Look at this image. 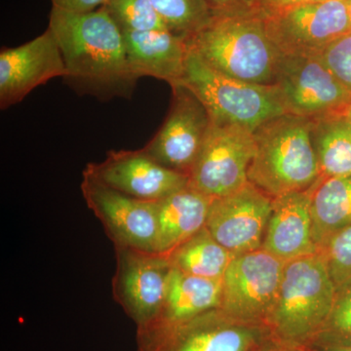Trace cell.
<instances>
[{
	"label": "cell",
	"instance_id": "6da1fadb",
	"mask_svg": "<svg viewBox=\"0 0 351 351\" xmlns=\"http://www.w3.org/2000/svg\"><path fill=\"white\" fill-rule=\"evenodd\" d=\"M48 27L63 53L69 86L100 100L130 98L138 80L127 59L123 32L105 6L88 13L52 7Z\"/></svg>",
	"mask_w": 351,
	"mask_h": 351
},
{
	"label": "cell",
	"instance_id": "7a4b0ae2",
	"mask_svg": "<svg viewBox=\"0 0 351 351\" xmlns=\"http://www.w3.org/2000/svg\"><path fill=\"white\" fill-rule=\"evenodd\" d=\"M186 44L219 73L262 85L276 84L282 54L267 34L257 8L213 13Z\"/></svg>",
	"mask_w": 351,
	"mask_h": 351
},
{
	"label": "cell",
	"instance_id": "3957f363",
	"mask_svg": "<svg viewBox=\"0 0 351 351\" xmlns=\"http://www.w3.org/2000/svg\"><path fill=\"white\" fill-rule=\"evenodd\" d=\"M313 124L314 119L284 113L254 130L248 181L271 198L313 188L321 178Z\"/></svg>",
	"mask_w": 351,
	"mask_h": 351
},
{
	"label": "cell",
	"instance_id": "277c9868",
	"mask_svg": "<svg viewBox=\"0 0 351 351\" xmlns=\"http://www.w3.org/2000/svg\"><path fill=\"white\" fill-rule=\"evenodd\" d=\"M336 285L322 253L284 263L282 279L267 326L284 345L307 348L328 319Z\"/></svg>",
	"mask_w": 351,
	"mask_h": 351
},
{
	"label": "cell",
	"instance_id": "5b68a950",
	"mask_svg": "<svg viewBox=\"0 0 351 351\" xmlns=\"http://www.w3.org/2000/svg\"><path fill=\"white\" fill-rule=\"evenodd\" d=\"M188 49L181 84L202 101L213 123L235 124L254 131L286 113L276 85L230 77L209 66L189 46Z\"/></svg>",
	"mask_w": 351,
	"mask_h": 351
},
{
	"label": "cell",
	"instance_id": "8992f818",
	"mask_svg": "<svg viewBox=\"0 0 351 351\" xmlns=\"http://www.w3.org/2000/svg\"><path fill=\"white\" fill-rule=\"evenodd\" d=\"M286 113L311 119L346 115L351 93L321 56L282 55L276 80Z\"/></svg>",
	"mask_w": 351,
	"mask_h": 351
},
{
	"label": "cell",
	"instance_id": "52a82bcc",
	"mask_svg": "<svg viewBox=\"0 0 351 351\" xmlns=\"http://www.w3.org/2000/svg\"><path fill=\"white\" fill-rule=\"evenodd\" d=\"M267 34L285 56H321L351 32L346 0H322L263 15Z\"/></svg>",
	"mask_w": 351,
	"mask_h": 351
},
{
	"label": "cell",
	"instance_id": "ba28073f",
	"mask_svg": "<svg viewBox=\"0 0 351 351\" xmlns=\"http://www.w3.org/2000/svg\"><path fill=\"white\" fill-rule=\"evenodd\" d=\"M272 341L267 325L242 322L219 308L144 335L147 351H262Z\"/></svg>",
	"mask_w": 351,
	"mask_h": 351
},
{
	"label": "cell",
	"instance_id": "9c48e42d",
	"mask_svg": "<svg viewBox=\"0 0 351 351\" xmlns=\"http://www.w3.org/2000/svg\"><path fill=\"white\" fill-rule=\"evenodd\" d=\"M254 154L253 131L235 124L212 122L189 173V186L212 198L230 195L249 182Z\"/></svg>",
	"mask_w": 351,
	"mask_h": 351
},
{
	"label": "cell",
	"instance_id": "30bf717a",
	"mask_svg": "<svg viewBox=\"0 0 351 351\" xmlns=\"http://www.w3.org/2000/svg\"><path fill=\"white\" fill-rule=\"evenodd\" d=\"M284 263L263 249L234 256L221 279L219 309L242 322L267 325L280 287Z\"/></svg>",
	"mask_w": 351,
	"mask_h": 351
},
{
	"label": "cell",
	"instance_id": "8fae6325",
	"mask_svg": "<svg viewBox=\"0 0 351 351\" xmlns=\"http://www.w3.org/2000/svg\"><path fill=\"white\" fill-rule=\"evenodd\" d=\"M171 88L172 101L167 117L143 151L164 167L189 177L212 120L191 89L181 83Z\"/></svg>",
	"mask_w": 351,
	"mask_h": 351
},
{
	"label": "cell",
	"instance_id": "7c38bea8",
	"mask_svg": "<svg viewBox=\"0 0 351 351\" xmlns=\"http://www.w3.org/2000/svg\"><path fill=\"white\" fill-rule=\"evenodd\" d=\"M82 191L87 206L100 219L114 246L157 253L156 201L124 195L84 172Z\"/></svg>",
	"mask_w": 351,
	"mask_h": 351
},
{
	"label": "cell",
	"instance_id": "4fadbf2b",
	"mask_svg": "<svg viewBox=\"0 0 351 351\" xmlns=\"http://www.w3.org/2000/svg\"><path fill=\"white\" fill-rule=\"evenodd\" d=\"M114 247L113 295L142 331L151 326L162 309L172 265L167 255Z\"/></svg>",
	"mask_w": 351,
	"mask_h": 351
},
{
	"label": "cell",
	"instance_id": "5bb4252c",
	"mask_svg": "<svg viewBox=\"0 0 351 351\" xmlns=\"http://www.w3.org/2000/svg\"><path fill=\"white\" fill-rule=\"evenodd\" d=\"M272 200L250 182L230 195L214 198L206 228L234 256L262 249Z\"/></svg>",
	"mask_w": 351,
	"mask_h": 351
},
{
	"label": "cell",
	"instance_id": "9a60e30c",
	"mask_svg": "<svg viewBox=\"0 0 351 351\" xmlns=\"http://www.w3.org/2000/svg\"><path fill=\"white\" fill-rule=\"evenodd\" d=\"M66 75L63 53L49 27L23 45L2 48L0 108L6 110L20 103L36 87Z\"/></svg>",
	"mask_w": 351,
	"mask_h": 351
},
{
	"label": "cell",
	"instance_id": "2e32d148",
	"mask_svg": "<svg viewBox=\"0 0 351 351\" xmlns=\"http://www.w3.org/2000/svg\"><path fill=\"white\" fill-rule=\"evenodd\" d=\"M83 172L115 191L138 199L158 201L189 184V177L168 169L138 151H112L100 163H89Z\"/></svg>",
	"mask_w": 351,
	"mask_h": 351
},
{
	"label": "cell",
	"instance_id": "e0dca14e",
	"mask_svg": "<svg viewBox=\"0 0 351 351\" xmlns=\"http://www.w3.org/2000/svg\"><path fill=\"white\" fill-rule=\"evenodd\" d=\"M311 189L272 200L263 250L283 263L320 253L313 239Z\"/></svg>",
	"mask_w": 351,
	"mask_h": 351
},
{
	"label": "cell",
	"instance_id": "ac0fdd59",
	"mask_svg": "<svg viewBox=\"0 0 351 351\" xmlns=\"http://www.w3.org/2000/svg\"><path fill=\"white\" fill-rule=\"evenodd\" d=\"M122 32L127 59L138 80L151 76L171 87L181 83L189 51L184 36L170 29Z\"/></svg>",
	"mask_w": 351,
	"mask_h": 351
},
{
	"label": "cell",
	"instance_id": "d6986e66",
	"mask_svg": "<svg viewBox=\"0 0 351 351\" xmlns=\"http://www.w3.org/2000/svg\"><path fill=\"white\" fill-rule=\"evenodd\" d=\"M221 294V279L193 276L172 267L162 309L151 326L142 330L143 334L163 331L219 308Z\"/></svg>",
	"mask_w": 351,
	"mask_h": 351
},
{
	"label": "cell",
	"instance_id": "ffe728a7",
	"mask_svg": "<svg viewBox=\"0 0 351 351\" xmlns=\"http://www.w3.org/2000/svg\"><path fill=\"white\" fill-rule=\"evenodd\" d=\"M214 198L189 186L156 201L158 221L157 253L168 255L206 226Z\"/></svg>",
	"mask_w": 351,
	"mask_h": 351
},
{
	"label": "cell",
	"instance_id": "44dd1931",
	"mask_svg": "<svg viewBox=\"0 0 351 351\" xmlns=\"http://www.w3.org/2000/svg\"><path fill=\"white\" fill-rule=\"evenodd\" d=\"M313 239L319 251L351 226V176L320 178L311 188Z\"/></svg>",
	"mask_w": 351,
	"mask_h": 351
},
{
	"label": "cell",
	"instance_id": "7402d4cb",
	"mask_svg": "<svg viewBox=\"0 0 351 351\" xmlns=\"http://www.w3.org/2000/svg\"><path fill=\"white\" fill-rule=\"evenodd\" d=\"M171 265L191 276L223 279L234 255L217 241L206 226L167 255Z\"/></svg>",
	"mask_w": 351,
	"mask_h": 351
},
{
	"label": "cell",
	"instance_id": "603a6c76",
	"mask_svg": "<svg viewBox=\"0 0 351 351\" xmlns=\"http://www.w3.org/2000/svg\"><path fill=\"white\" fill-rule=\"evenodd\" d=\"M313 143L321 178L351 176V121L346 115L314 120Z\"/></svg>",
	"mask_w": 351,
	"mask_h": 351
},
{
	"label": "cell",
	"instance_id": "cb8c5ba5",
	"mask_svg": "<svg viewBox=\"0 0 351 351\" xmlns=\"http://www.w3.org/2000/svg\"><path fill=\"white\" fill-rule=\"evenodd\" d=\"M168 29L179 36H191L200 31L213 16L204 0H149Z\"/></svg>",
	"mask_w": 351,
	"mask_h": 351
},
{
	"label": "cell",
	"instance_id": "d4e9b609",
	"mask_svg": "<svg viewBox=\"0 0 351 351\" xmlns=\"http://www.w3.org/2000/svg\"><path fill=\"white\" fill-rule=\"evenodd\" d=\"M104 6L121 31L169 29L149 0H107Z\"/></svg>",
	"mask_w": 351,
	"mask_h": 351
},
{
	"label": "cell",
	"instance_id": "484cf974",
	"mask_svg": "<svg viewBox=\"0 0 351 351\" xmlns=\"http://www.w3.org/2000/svg\"><path fill=\"white\" fill-rule=\"evenodd\" d=\"M316 339L351 343V278L337 286L331 311Z\"/></svg>",
	"mask_w": 351,
	"mask_h": 351
},
{
	"label": "cell",
	"instance_id": "4316f807",
	"mask_svg": "<svg viewBox=\"0 0 351 351\" xmlns=\"http://www.w3.org/2000/svg\"><path fill=\"white\" fill-rule=\"evenodd\" d=\"M320 253L326 258L336 287L351 278V226L335 234Z\"/></svg>",
	"mask_w": 351,
	"mask_h": 351
},
{
	"label": "cell",
	"instance_id": "83f0119b",
	"mask_svg": "<svg viewBox=\"0 0 351 351\" xmlns=\"http://www.w3.org/2000/svg\"><path fill=\"white\" fill-rule=\"evenodd\" d=\"M321 57L351 93V32L330 44Z\"/></svg>",
	"mask_w": 351,
	"mask_h": 351
},
{
	"label": "cell",
	"instance_id": "f1b7e54d",
	"mask_svg": "<svg viewBox=\"0 0 351 351\" xmlns=\"http://www.w3.org/2000/svg\"><path fill=\"white\" fill-rule=\"evenodd\" d=\"M52 7L73 13H88L105 5L107 0H51Z\"/></svg>",
	"mask_w": 351,
	"mask_h": 351
},
{
	"label": "cell",
	"instance_id": "f546056e",
	"mask_svg": "<svg viewBox=\"0 0 351 351\" xmlns=\"http://www.w3.org/2000/svg\"><path fill=\"white\" fill-rule=\"evenodd\" d=\"M317 1H322V0H255L254 5L263 15H267V14L277 12L290 7Z\"/></svg>",
	"mask_w": 351,
	"mask_h": 351
},
{
	"label": "cell",
	"instance_id": "4dcf8cb0",
	"mask_svg": "<svg viewBox=\"0 0 351 351\" xmlns=\"http://www.w3.org/2000/svg\"><path fill=\"white\" fill-rule=\"evenodd\" d=\"M213 13L223 11L239 10V9L256 8L255 0H204Z\"/></svg>",
	"mask_w": 351,
	"mask_h": 351
},
{
	"label": "cell",
	"instance_id": "1f68e13d",
	"mask_svg": "<svg viewBox=\"0 0 351 351\" xmlns=\"http://www.w3.org/2000/svg\"><path fill=\"white\" fill-rule=\"evenodd\" d=\"M307 348L313 351H351V343H335L316 339Z\"/></svg>",
	"mask_w": 351,
	"mask_h": 351
},
{
	"label": "cell",
	"instance_id": "d6a6232c",
	"mask_svg": "<svg viewBox=\"0 0 351 351\" xmlns=\"http://www.w3.org/2000/svg\"><path fill=\"white\" fill-rule=\"evenodd\" d=\"M262 351H306V348H297L272 341L269 346H265Z\"/></svg>",
	"mask_w": 351,
	"mask_h": 351
},
{
	"label": "cell",
	"instance_id": "836d02e7",
	"mask_svg": "<svg viewBox=\"0 0 351 351\" xmlns=\"http://www.w3.org/2000/svg\"><path fill=\"white\" fill-rule=\"evenodd\" d=\"M346 5H348V15H350L351 25V0H346Z\"/></svg>",
	"mask_w": 351,
	"mask_h": 351
},
{
	"label": "cell",
	"instance_id": "e575fe53",
	"mask_svg": "<svg viewBox=\"0 0 351 351\" xmlns=\"http://www.w3.org/2000/svg\"><path fill=\"white\" fill-rule=\"evenodd\" d=\"M346 117H348V119H350V120L351 121V108H350V110H348V114H346Z\"/></svg>",
	"mask_w": 351,
	"mask_h": 351
},
{
	"label": "cell",
	"instance_id": "d590c367",
	"mask_svg": "<svg viewBox=\"0 0 351 351\" xmlns=\"http://www.w3.org/2000/svg\"><path fill=\"white\" fill-rule=\"evenodd\" d=\"M306 351H313V350H311V348H306Z\"/></svg>",
	"mask_w": 351,
	"mask_h": 351
}]
</instances>
